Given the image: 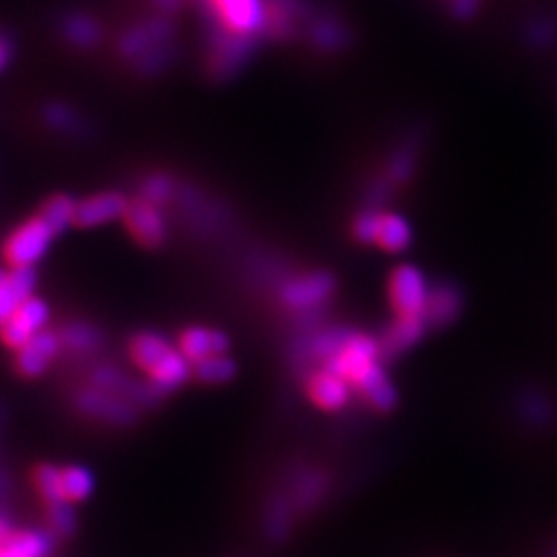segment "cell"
Returning <instances> with one entry per match:
<instances>
[{
    "label": "cell",
    "mask_w": 557,
    "mask_h": 557,
    "mask_svg": "<svg viewBox=\"0 0 557 557\" xmlns=\"http://www.w3.org/2000/svg\"><path fill=\"white\" fill-rule=\"evenodd\" d=\"M428 320L425 316H407V318H395L386 331L384 339L380 341L382 353H401L417 345V341L428 331Z\"/></svg>",
    "instance_id": "cell-14"
},
{
    "label": "cell",
    "mask_w": 557,
    "mask_h": 557,
    "mask_svg": "<svg viewBox=\"0 0 557 557\" xmlns=\"http://www.w3.org/2000/svg\"><path fill=\"white\" fill-rule=\"evenodd\" d=\"M60 337L48 331L38 333L29 339L21 349H17V370L25 378L42 376L60 349Z\"/></svg>",
    "instance_id": "cell-10"
},
{
    "label": "cell",
    "mask_w": 557,
    "mask_h": 557,
    "mask_svg": "<svg viewBox=\"0 0 557 557\" xmlns=\"http://www.w3.org/2000/svg\"><path fill=\"white\" fill-rule=\"evenodd\" d=\"M62 489H64V498H67L71 504L83 502L93 491V475L85 467L62 469Z\"/></svg>",
    "instance_id": "cell-24"
},
{
    "label": "cell",
    "mask_w": 557,
    "mask_h": 557,
    "mask_svg": "<svg viewBox=\"0 0 557 557\" xmlns=\"http://www.w3.org/2000/svg\"><path fill=\"white\" fill-rule=\"evenodd\" d=\"M38 277L34 267H13L0 271V324H5L17 308L34 296Z\"/></svg>",
    "instance_id": "cell-9"
},
{
    "label": "cell",
    "mask_w": 557,
    "mask_h": 557,
    "mask_svg": "<svg viewBox=\"0 0 557 557\" xmlns=\"http://www.w3.org/2000/svg\"><path fill=\"white\" fill-rule=\"evenodd\" d=\"M77 201H73L67 194H56L42 207L40 215L50 223L56 234L64 232L77 219Z\"/></svg>",
    "instance_id": "cell-20"
},
{
    "label": "cell",
    "mask_w": 557,
    "mask_h": 557,
    "mask_svg": "<svg viewBox=\"0 0 557 557\" xmlns=\"http://www.w3.org/2000/svg\"><path fill=\"white\" fill-rule=\"evenodd\" d=\"M9 58H11V46L5 38H0V71L5 69V64L9 62Z\"/></svg>",
    "instance_id": "cell-30"
},
{
    "label": "cell",
    "mask_w": 557,
    "mask_h": 557,
    "mask_svg": "<svg viewBox=\"0 0 557 557\" xmlns=\"http://www.w3.org/2000/svg\"><path fill=\"white\" fill-rule=\"evenodd\" d=\"M209 9L221 31L229 36L252 38L269 27L265 0H209Z\"/></svg>",
    "instance_id": "cell-2"
},
{
    "label": "cell",
    "mask_w": 557,
    "mask_h": 557,
    "mask_svg": "<svg viewBox=\"0 0 557 557\" xmlns=\"http://www.w3.org/2000/svg\"><path fill=\"white\" fill-rule=\"evenodd\" d=\"M234 374H236V364L225 353L211 355L203 359V362L194 364V376L207 384H223L227 380H232Z\"/></svg>",
    "instance_id": "cell-23"
},
{
    "label": "cell",
    "mask_w": 557,
    "mask_h": 557,
    "mask_svg": "<svg viewBox=\"0 0 557 557\" xmlns=\"http://www.w3.org/2000/svg\"><path fill=\"white\" fill-rule=\"evenodd\" d=\"M170 34V25L163 21H153L147 25H139L133 31H128L122 40V50L133 56V54H141L145 50H149L151 46H155L157 42L166 40Z\"/></svg>",
    "instance_id": "cell-19"
},
{
    "label": "cell",
    "mask_w": 557,
    "mask_h": 557,
    "mask_svg": "<svg viewBox=\"0 0 557 557\" xmlns=\"http://www.w3.org/2000/svg\"><path fill=\"white\" fill-rule=\"evenodd\" d=\"M54 236L56 232L42 215L31 217L7 238L3 246L5 260L11 267H34L46 256Z\"/></svg>",
    "instance_id": "cell-3"
},
{
    "label": "cell",
    "mask_w": 557,
    "mask_h": 557,
    "mask_svg": "<svg viewBox=\"0 0 557 557\" xmlns=\"http://www.w3.org/2000/svg\"><path fill=\"white\" fill-rule=\"evenodd\" d=\"M34 483L44 504L69 502L64 498V489H62V469H56L52 465H42L34 473Z\"/></svg>",
    "instance_id": "cell-25"
},
{
    "label": "cell",
    "mask_w": 557,
    "mask_h": 557,
    "mask_svg": "<svg viewBox=\"0 0 557 557\" xmlns=\"http://www.w3.org/2000/svg\"><path fill=\"white\" fill-rule=\"evenodd\" d=\"M79 407H81L85 413L100 415V417L112 419V421H116V423H124V421H128L130 417H133V409H130L128 405L116 401V399L110 397V395H102V392H97V390H87V392H83V395L79 397Z\"/></svg>",
    "instance_id": "cell-18"
},
{
    "label": "cell",
    "mask_w": 557,
    "mask_h": 557,
    "mask_svg": "<svg viewBox=\"0 0 557 557\" xmlns=\"http://www.w3.org/2000/svg\"><path fill=\"white\" fill-rule=\"evenodd\" d=\"M48 318H50L48 304L40 298L31 296L17 308V312L5 324H0V341L17 351L29 339H34L38 333L44 331Z\"/></svg>",
    "instance_id": "cell-6"
},
{
    "label": "cell",
    "mask_w": 557,
    "mask_h": 557,
    "mask_svg": "<svg viewBox=\"0 0 557 557\" xmlns=\"http://www.w3.org/2000/svg\"><path fill=\"white\" fill-rule=\"evenodd\" d=\"M124 221L133 238L147 248H155L166 240L168 227H166V219H163L159 211V205L143 199V196L128 205Z\"/></svg>",
    "instance_id": "cell-7"
},
{
    "label": "cell",
    "mask_w": 557,
    "mask_h": 557,
    "mask_svg": "<svg viewBox=\"0 0 557 557\" xmlns=\"http://www.w3.org/2000/svg\"><path fill=\"white\" fill-rule=\"evenodd\" d=\"M64 36H67L75 46L89 48L100 42L102 38V27L95 19L75 13L67 21H64Z\"/></svg>",
    "instance_id": "cell-22"
},
{
    "label": "cell",
    "mask_w": 557,
    "mask_h": 557,
    "mask_svg": "<svg viewBox=\"0 0 557 557\" xmlns=\"http://www.w3.org/2000/svg\"><path fill=\"white\" fill-rule=\"evenodd\" d=\"M172 194V180L166 176H151L143 184V199L161 205L163 201H168Z\"/></svg>",
    "instance_id": "cell-28"
},
{
    "label": "cell",
    "mask_w": 557,
    "mask_h": 557,
    "mask_svg": "<svg viewBox=\"0 0 557 557\" xmlns=\"http://www.w3.org/2000/svg\"><path fill=\"white\" fill-rule=\"evenodd\" d=\"M353 234L359 242L374 244L384 252H401L411 244V227L397 213H364L353 223Z\"/></svg>",
    "instance_id": "cell-4"
},
{
    "label": "cell",
    "mask_w": 557,
    "mask_h": 557,
    "mask_svg": "<svg viewBox=\"0 0 557 557\" xmlns=\"http://www.w3.org/2000/svg\"><path fill=\"white\" fill-rule=\"evenodd\" d=\"M54 539L40 531H13L11 537L0 545V557H48Z\"/></svg>",
    "instance_id": "cell-16"
},
{
    "label": "cell",
    "mask_w": 557,
    "mask_h": 557,
    "mask_svg": "<svg viewBox=\"0 0 557 557\" xmlns=\"http://www.w3.org/2000/svg\"><path fill=\"white\" fill-rule=\"evenodd\" d=\"M157 3H159L161 9H168V11H170V9H176V7H178L180 0H157Z\"/></svg>",
    "instance_id": "cell-32"
},
{
    "label": "cell",
    "mask_w": 557,
    "mask_h": 557,
    "mask_svg": "<svg viewBox=\"0 0 557 557\" xmlns=\"http://www.w3.org/2000/svg\"><path fill=\"white\" fill-rule=\"evenodd\" d=\"M147 376L157 390L161 392L174 390L180 384H184L186 378L190 376V359L178 347H174L168 355H163L159 359V362L147 372Z\"/></svg>",
    "instance_id": "cell-15"
},
{
    "label": "cell",
    "mask_w": 557,
    "mask_h": 557,
    "mask_svg": "<svg viewBox=\"0 0 557 557\" xmlns=\"http://www.w3.org/2000/svg\"><path fill=\"white\" fill-rule=\"evenodd\" d=\"M458 308H461V298L450 287H438L432 289L428 308H425V318H428V324H446L450 318H454Z\"/></svg>",
    "instance_id": "cell-21"
},
{
    "label": "cell",
    "mask_w": 557,
    "mask_h": 557,
    "mask_svg": "<svg viewBox=\"0 0 557 557\" xmlns=\"http://www.w3.org/2000/svg\"><path fill=\"white\" fill-rule=\"evenodd\" d=\"M60 341H62L64 345H69V347L77 349V351H87V349L95 347L97 335H95L91 329H87V326L75 324V326H69L67 335H62Z\"/></svg>",
    "instance_id": "cell-27"
},
{
    "label": "cell",
    "mask_w": 557,
    "mask_h": 557,
    "mask_svg": "<svg viewBox=\"0 0 557 557\" xmlns=\"http://www.w3.org/2000/svg\"><path fill=\"white\" fill-rule=\"evenodd\" d=\"M324 366L337 372L353 390H357L376 411H390L397 405V390L380 366V341L355 333L341 339L324 341Z\"/></svg>",
    "instance_id": "cell-1"
},
{
    "label": "cell",
    "mask_w": 557,
    "mask_h": 557,
    "mask_svg": "<svg viewBox=\"0 0 557 557\" xmlns=\"http://www.w3.org/2000/svg\"><path fill=\"white\" fill-rule=\"evenodd\" d=\"M430 296L432 289L428 287V281L415 267H397L388 277V302L395 318L425 316Z\"/></svg>",
    "instance_id": "cell-5"
},
{
    "label": "cell",
    "mask_w": 557,
    "mask_h": 557,
    "mask_svg": "<svg viewBox=\"0 0 557 557\" xmlns=\"http://www.w3.org/2000/svg\"><path fill=\"white\" fill-rule=\"evenodd\" d=\"M351 386L333 370L320 368L308 376L306 392L310 401L322 411H341L351 399Z\"/></svg>",
    "instance_id": "cell-8"
},
{
    "label": "cell",
    "mask_w": 557,
    "mask_h": 557,
    "mask_svg": "<svg viewBox=\"0 0 557 557\" xmlns=\"http://www.w3.org/2000/svg\"><path fill=\"white\" fill-rule=\"evenodd\" d=\"M130 201L120 192H100L77 205L75 223L81 227H97L126 215Z\"/></svg>",
    "instance_id": "cell-12"
},
{
    "label": "cell",
    "mask_w": 557,
    "mask_h": 557,
    "mask_svg": "<svg viewBox=\"0 0 557 557\" xmlns=\"http://www.w3.org/2000/svg\"><path fill=\"white\" fill-rule=\"evenodd\" d=\"M178 349L190 359L192 364H199L211 355L225 353L229 349V339L221 331L205 329V326H192V329H186L180 335Z\"/></svg>",
    "instance_id": "cell-13"
},
{
    "label": "cell",
    "mask_w": 557,
    "mask_h": 557,
    "mask_svg": "<svg viewBox=\"0 0 557 557\" xmlns=\"http://www.w3.org/2000/svg\"><path fill=\"white\" fill-rule=\"evenodd\" d=\"M46 514L50 529L56 535H71L75 531V512L71 502H56L46 504Z\"/></svg>",
    "instance_id": "cell-26"
},
{
    "label": "cell",
    "mask_w": 557,
    "mask_h": 557,
    "mask_svg": "<svg viewBox=\"0 0 557 557\" xmlns=\"http://www.w3.org/2000/svg\"><path fill=\"white\" fill-rule=\"evenodd\" d=\"M477 7H479V0H452V11L461 19L471 17Z\"/></svg>",
    "instance_id": "cell-29"
},
{
    "label": "cell",
    "mask_w": 557,
    "mask_h": 557,
    "mask_svg": "<svg viewBox=\"0 0 557 557\" xmlns=\"http://www.w3.org/2000/svg\"><path fill=\"white\" fill-rule=\"evenodd\" d=\"M174 347L163 339L161 335L155 333H141L133 341H130V359H133L135 366L141 368L145 374L159 362L163 355H168Z\"/></svg>",
    "instance_id": "cell-17"
},
{
    "label": "cell",
    "mask_w": 557,
    "mask_h": 557,
    "mask_svg": "<svg viewBox=\"0 0 557 557\" xmlns=\"http://www.w3.org/2000/svg\"><path fill=\"white\" fill-rule=\"evenodd\" d=\"M335 289L333 277L326 273H310L291 281L283 289V300L289 308L306 310L322 304Z\"/></svg>",
    "instance_id": "cell-11"
},
{
    "label": "cell",
    "mask_w": 557,
    "mask_h": 557,
    "mask_svg": "<svg viewBox=\"0 0 557 557\" xmlns=\"http://www.w3.org/2000/svg\"><path fill=\"white\" fill-rule=\"evenodd\" d=\"M13 531H15V529L11 527V524H9L5 518H0V545H3V543L11 537Z\"/></svg>",
    "instance_id": "cell-31"
}]
</instances>
